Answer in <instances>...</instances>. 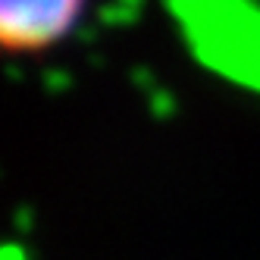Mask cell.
<instances>
[{
    "label": "cell",
    "instance_id": "obj_1",
    "mask_svg": "<svg viewBox=\"0 0 260 260\" xmlns=\"http://www.w3.org/2000/svg\"><path fill=\"white\" fill-rule=\"evenodd\" d=\"M88 0H0V41L10 53H41L66 41Z\"/></svg>",
    "mask_w": 260,
    "mask_h": 260
}]
</instances>
